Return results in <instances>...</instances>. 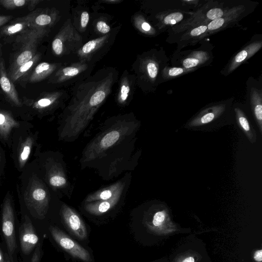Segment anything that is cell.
Here are the masks:
<instances>
[{"mask_svg":"<svg viewBox=\"0 0 262 262\" xmlns=\"http://www.w3.org/2000/svg\"><path fill=\"white\" fill-rule=\"evenodd\" d=\"M30 27V20L27 15L16 18L10 25L3 28L0 33L1 35L6 36H11L16 34H18V35Z\"/></svg>","mask_w":262,"mask_h":262,"instance_id":"cell-18","label":"cell"},{"mask_svg":"<svg viewBox=\"0 0 262 262\" xmlns=\"http://www.w3.org/2000/svg\"><path fill=\"white\" fill-rule=\"evenodd\" d=\"M123 190L117 192L115 195L107 200L98 201L86 203L85 210L94 215H101L113 208L118 202Z\"/></svg>","mask_w":262,"mask_h":262,"instance_id":"cell-15","label":"cell"},{"mask_svg":"<svg viewBox=\"0 0 262 262\" xmlns=\"http://www.w3.org/2000/svg\"><path fill=\"white\" fill-rule=\"evenodd\" d=\"M51 103V100L49 98H42L37 101V104L41 107L49 106Z\"/></svg>","mask_w":262,"mask_h":262,"instance_id":"cell-36","label":"cell"},{"mask_svg":"<svg viewBox=\"0 0 262 262\" xmlns=\"http://www.w3.org/2000/svg\"><path fill=\"white\" fill-rule=\"evenodd\" d=\"M166 216L164 210L156 212L154 215L152 223L154 227H159L164 222Z\"/></svg>","mask_w":262,"mask_h":262,"instance_id":"cell-26","label":"cell"},{"mask_svg":"<svg viewBox=\"0 0 262 262\" xmlns=\"http://www.w3.org/2000/svg\"><path fill=\"white\" fill-rule=\"evenodd\" d=\"M52 49L55 53L60 55L63 50V45L61 40L58 38H55L52 42Z\"/></svg>","mask_w":262,"mask_h":262,"instance_id":"cell-27","label":"cell"},{"mask_svg":"<svg viewBox=\"0 0 262 262\" xmlns=\"http://www.w3.org/2000/svg\"><path fill=\"white\" fill-rule=\"evenodd\" d=\"M61 214L65 225L74 235L80 239L86 238L87 231L85 224L73 209L63 205L61 209Z\"/></svg>","mask_w":262,"mask_h":262,"instance_id":"cell-12","label":"cell"},{"mask_svg":"<svg viewBox=\"0 0 262 262\" xmlns=\"http://www.w3.org/2000/svg\"><path fill=\"white\" fill-rule=\"evenodd\" d=\"M183 262H194V259L192 257H189L185 258Z\"/></svg>","mask_w":262,"mask_h":262,"instance_id":"cell-41","label":"cell"},{"mask_svg":"<svg viewBox=\"0 0 262 262\" xmlns=\"http://www.w3.org/2000/svg\"><path fill=\"white\" fill-rule=\"evenodd\" d=\"M258 5V2L244 0L242 4L234 9L222 17L209 22L207 25L205 38L238 25L241 20L253 12Z\"/></svg>","mask_w":262,"mask_h":262,"instance_id":"cell-4","label":"cell"},{"mask_svg":"<svg viewBox=\"0 0 262 262\" xmlns=\"http://www.w3.org/2000/svg\"><path fill=\"white\" fill-rule=\"evenodd\" d=\"M19 237L22 252L25 254L30 253L37 245L38 237L30 220L24 222L19 229Z\"/></svg>","mask_w":262,"mask_h":262,"instance_id":"cell-13","label":"cell"},{"mask_svg":"<svg viewBox=\"0 0 262 262\" xmlns=\"http://www.w3.org/2000/svg\"><path fill=\"white\" fill-rule=\"evenodd\" d=\"M129 92V87L123 85L121 88V99L122 101H125L128 97V93Z\"/></svg>","mask_w":262,"mask_h":262,"instance_id":"cell-33","label":"cell"},{"mask_svg":"<svg viewBox=\"0 0 262 262\" xmlns=\"http://www.w3.org/2000/svg\"><path fill=\"white\" fill-rule=\"evenodd\" d=\"M254 258L257 261L261 262L262 261V250H259L256 251L254 253Z\"/></svg>","mask_w":262,"mask_h":262,"instance_id":"cell-38","label":"cell"},{"mask_svg":"<svg viewBox=\"0 0 262 262\" xmlns=\"http://www.w3.org/2000/svg\"><path fill=\"white\" fill-rule=\"evenodd\" d=\"M123 184L121 182H118L107 187L97 191L88 195L85 200L86 203L98 201H104L113 197L118 191L123 190Z\"/></svg>","mask_w":262,"mask_h":262,"instance_id":"cell-17","label":"cell"},{"mask_svg":"<svg viewBox=\"0 0 262 262\" xmlns=\"http://www.w3.org/2000/svg\"><path fill=\"white\" fill-rule=\"evenodd\" d=\"M53 69V66L47 62H41L38 64L29 77V82H38L48 76Z\"/></svg>","mask_w":262,"mask_h":262,"instance_id":"cell-21","label":"cell"},{"mask_svg":"<svg viewBox=\"0 0 262 262\" xmlns=\"http://www.w3.org/2000/svg\"><path fill=\"white\" fill-rule=\"evenodd\" d=\"M0 84L7 96L16 104H19L17 91L12 81L8 76L5 66V62L2 58L0 57Z\"/></svg>","mask_w":262,"mask_h":262,"instance_id":"cell-16","label":"cell"},{"mask_svg":"<svg viewBox=\"0 0 262 262\" xmlns=\"http://www.w3.org/2000/svg\"><path fill=\"white\" fill-rule=\"evenodd\" d=\"M0 262H5V258L3 255V253L0 248Z\"/></svg>","mask_w":262,"mask_h":262,"instance_id":"cell-42","label":"cell"},{"mask_svg":"<svg viewBox=\"0 0 262 262\" xmlns=\"http://www.w3.org/2000/svg\"><path fill=\"white\" fill-rule=\"evenodd\" d=\"M40 2V1H35V0H32V1H29L28 2V9L30 11H32L35 7L36 5L38 3Z\"/></svg>","mask_w":262,"mask_h":262,"instance_id":"cell-39","label":"cell"},{"mask_svg":"<svg viewBox=\"0 0 262 262\" xmlns=\"http://www.w3.org/2000/svg\"><path fill=\"white\" fill-rule=\"evenodd\" d=\"M247 97L250 104L253 116L262 133V82L253 77L248 78L246 82Z\"/></svg>","mask_w":262,"mask_h":262,"instance_id":"cell-9","label":"cell"},{"mask_svg":"<svg viewBox=\"0 0 262 262\" xmlns=\"http://www.w3.org/2000/svg\"><path fill=\"white\" fill-rule=\"evenodd\" d=\"M27 0H1L0 5L8 9H12L23 7L28 4Z\"/></svg>","mask_w":262,"mask_h":262,"instance_id":"cell-23","label":"cell"},{"mask_svg":"<svg viewBox=\"0 0 262 262\" xmlns=\"http://www.w3.org/2000/svg\"><path fill=\"white\" fill-rule=\"evenodd\" d=\"M49 230L58 245L73 257L85 262L92 261L89 252L59 228L51 226Z\"/></svg>","mask_w":262,"mask_h":262,"instance_id":"cell-8","label":"cell"},{"mask_svg":"<svg viewBox=\"0 0 262 262\" xmlns=\"http://www.w3.org/2000/svg\"><path fill=\"white\" fill-rule=\"evenodd\" d=\"M12 17V16L10 15H0V27L7 23Z\"/></svg>","mask_w":262,"mask_h":262,"instance_id":"cell-37","label":"cell"},{"mask_svg":"<svg viewBox=\"0 0 262 262\" xmlns=\"http://www.w3.org/2000/svg\"><path fill=\"white\" fill-rule=\"evenodd\" d=\"M39 58V54H36L29 61L27 62L9 75V78L13 82L18 80L25 76L34 67Z\"/></svg>","mask_w":262,"mask_h":262,"instance_id":"cell-22","label":"cell"},{"mask_svg":"<svg viewBox=\"0 0 262 262\" xmlns=\"http://www.w3.org/2000/svg\"><path fill=\"white\" fill-rule=\"evenodd\" d=\"M105 97V94L103 91H97L91 97L89 101V104L93 107L97 106L104 100Z\"/></svg>","mask_w":262,"mask_h":262,"instance_id":"cell-25","label":"cell"},{"mask_svg":"<svg viewBox=\"0 0 262 262\" xmlns=\"http://www.w3.org/2000/svg\"><path fill=\"white\" fill-rule=\"evenodd\" d=\"M89 19V15L87 12H83L81 15V25L84 28L86 26Z\"/></svg>","mask_w":262,"mask_h":262,"instance_id":"cell-34","label":"cell"},{"mask_svg":"<svg viewBox=\"0 0 262 262\" xmlns=\"http://www.w3.org/2000/svg\"><path fill=\"white\" fill-rule=\"evenodd\" d=\"M5 262H11V261H10V260L9 259V257L8 256V255H6V257H5Z\"/></svg>","mask_w":262,"mask_h":262,"instance_id":"cell-43","label":"cell"},{"mask_svg":"<svg viewBox=\"0 0 262 262\" xmlns=\"http://www.w3.org/2000/svg\"><path fill=\"white\" fill-rule=\"evenodd\" d=\"M97 40H91L85 43L82 47V50L84 53H89L91 52L95 47Z\"/></svg>","mask_w":262,"mask_h":262,"instance_id":"cell-29","label":"cell"},{"mask_svg":"<svg viewBox=\"0 0 262 262\" xmlns=\"http://www.w3.org/2000/svg\"><path fill=\"white\" fill-rule=\"evenodd\" d=\"M2 230L4 235L11 262H13V254L16 248L14 220L12 210L9 206L4 208L2 220Z\"/></svg>","mask_w":262,"mask_h":262,"instance_id":"cell-11","label":"cell"},{"mask_svg":"<svg viewBox=\"0 0 262 262\" xmlns=\"http://www.w3.org/2000/svg\"><path fill=\"white\" fill-rule=\"evenodd\" d=\"M198 69H187L182 67H174L169 64L165 66L162 71L160 83L179 78L183 75L193 72Z\"/></svg>","mask_w":262,"mask_h":262,"instance_id":"cell-19","label":"cell"},{"mask_svg":"<svg viewBox=\"0 0 262 262\" xmlns=\"http://www.w3.org/2000/svg\"><path fill=\"white\" fill-rule=\"evenodd\" d=\"M262 48V34H255L238 51L235 53L221 71L222 75L227 76L258 52Z\"/></svg>","mask_w":262,"mask_h":262,"instance_id":"cell-6","label":"cell"},{"mask_svg":"<svg viewBox=\"0 0 262 262\" xmlns=\"http://www.w3.org/2000/svg\"><path fill=\"white\" fill-rule=\"evenodd\" d=\"M199 43L200 46L194 49H176L170 58L171 66L197 69L209 66L214 59V46L207 38Z\"/></svg>","mask_w":262,"mask_h":262,"instance_id":"cell-3","label":"cell"},{"mask_svg":"<svg viewBox=\"0 0 262 262\" xmlns=\"http://www.w3.org/2000/svg\"><path fill=\"white\" fill-rule=\"evenodd\" d=\"M207 25L208 23H204L194 26L179 33L167 35L166 41L169 43H176V49L179 50L196 45L205 38Z\"/></svg>","mask_w":262,"mask_h":262,"instance_id":"cell-7","label":"cell"},{"mask_svg":"<svg viewBox=\"0 0 262 262\" xmlns=\"http://www.w3.org/2000/svg\"><path fill=\"white\" fill-rule=\"evenodd\" d=\"M233 108L237 125L250 141L255 142V138L254 137L252 128L245 113L242 108L237 105V104H235Z\"/></svg>","mask_w":262,"mask_h":262,"instance_id":"cell-20","label":"cell"},{"mask_svg":"<svg viewBox=\"0 0 262 262\" xmlns=\"http://www.w3.org/2000/svg\"><path fill=\"white\" fill-rule=\"evenodd\" d=\"M129 125L110 127L94 138L88 145L83 154V161L91 162L102 158L112 148L123 141L133 132Z\"/></svg>","mask_w":262,"mask_h":262,"instance_id":"cell-2","label":"cell"},{"mask_svg":"<svg viewBox=\"0 0 262 262\" xmlns=\"http://www.w3.org/2000/svg\"><path fill=\"white\" fill-rule=\"evenodd\" d=\"M32 196L35 201H42L46 199V192L43 189L38 188L33 192Z\"/></svg>","mask_w":262,"mask_h":262,"instance_id":"cell-28","label":"cell"},{"mask_svg":"<svg viewBox=\"0 0 262 262\" xmlns=\"http://www.w3.org/2000/svg\"><path fill=\"white\" fill-rule=\"evenodd\" d=\"M5 121V116L4 114L0 113V125L3 124Z\"/></svg>","mask_w":262,"mask_h":262,"instance_id":"cell-40","label":"cell"},{"mask_svg":"<svg viewBox=\"0 0 262 262\" xmlns=\"http://www.w3.org/2000/svg\"><path fill=\"white\" fill-rule=\"evenodd\" d=\"M97 28L102 33H108L110 30V26L103 21H99L97 23Z\"/></svg>","mask_w":262,"mask_h":262,"instance_id":"cell-30","label":"cell"},{"mask_svg":"<svg viewBox=\"0 0 262 262\" xmlns=\"http://www.w3.org/2000/svg\"><path fill=\"white\" fill-rule=\"evenodd\" d=\"M194 11L170 9L158 12L156 15V26L160 32L168 30L188 19Z\"/></svg>","mask_w":262,"mask_h":262,"instance_id":"cell-10","label":"cell"},{"mask_svg":"<svg viewBox=\"0 0 262 262\" xmlns=\"http://www.w3.org/2000/svg\"><path fill=\"white\" fill-rule=\"evenodd\" d=\"M244 0H206L186 20L167 30L168 35L179 33L190 27L209 23L234 9Z\"/></svg>","mask_w":262,"mask_h":262,"instance_id":"cell-1","label":"cell"},{"mask_svg":"<svg viewBox=\"0 0 262 262\" xmlns=\"http://www.w3.org/2000/svg\"><path fill=\"white\" fill-rule=\"evenodd\" d=\"M234 99L233 97H230L208 104L190 120L187 125L189 127L203 126L227 115L231 109Z\"/></svg>","mask_w":262,"mask_h":262,"instance_id":"cell-5","label":"cell"},{"mask_svg":"<svg viewBox=\"0 0 262 262\" xmlns=\"http://www.w3.org/2000/svg\"><path fill=\"white\" fill-rule=\"evenodd\" d=\"M40 254V246L38 245L33 253L31 262H39Z\"/></svg>","mask_w":262,"mask_h":262,"instance_id":"cell-32","label":"cell"},{"mask_svg":"<svg viewBox=\"0 0 262 262\" xmlns=\"http://www.w3.org/2000/svg\"><path fill=\"white\" fill-rule=\"evenodd\" d=\"M63 73L65 76H73L79 73L77 69L73 67H68L63 69Z\"/></svg>","mask_w":262,"mask_h":262,"instance_id":"cell-31","label":"cell"},{"mask_svg":"<svg viewBox=\"0 0 262 262\" xmlns=\"http://www.w3.org/2000/svg\"><path fill=\"white\" fill-rule=\"evenodd\" d=\"M40 39L27 42L20 46V52L13 60L9 75L27 62L30 60L35 55L37 43Z\"/></svg>","mask_w":262,"mask_h":262,"instance_id":"cell-14","label":"cell"},{"mask_svg":"<svg viewBox=\"0 0 262 262\" xmlns=\"http://www.w3.org/2000/svg\"><path fill=\"white\" fill-rule=\"evenodd\" d=\"M50 183L55 187H61L66 185L67 183L66 178L63 173H56L50 178Z\"/></svg>","mask_w":262,"mask_h":262,"instance_id":"cell-24","label":"cell"},{"mask_svg":"<svg viewBox=\"0 0 262 262\" xmlns=\"http://www.w3.org/2000/svg\"><path fill=\"white\" fill-rule=\"evenodd\" d=\"M30 146L29 145L25 146L24 147L23 150L20 155V158H21V160L23 161L26 160L28 158V157L30 154Z\"/></svg>","mask_w":262,"mask_h":262,"instance_id":"cell-35","label":"cell"}]
</instances>
